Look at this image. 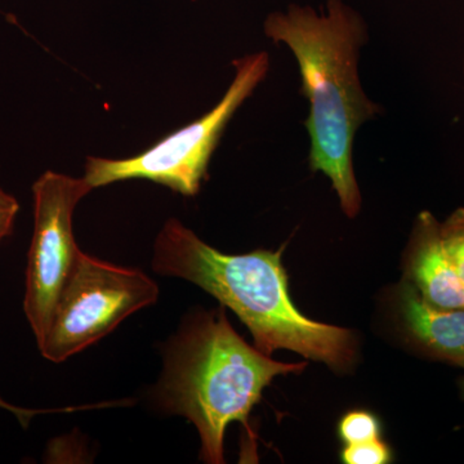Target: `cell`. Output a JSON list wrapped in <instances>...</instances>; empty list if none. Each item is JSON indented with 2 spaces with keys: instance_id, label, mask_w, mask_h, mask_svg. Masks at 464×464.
Listing matches in <instances>:
<instances>
[{
  "instance_id": "6da1fadb",
  "label": "cell",
  "mask_w": 464,
  "mask_h": 464,
  "mask_svg": "<svg viewBox=\"0 0 464 464\" xmlns=\"http://www.w3.org/2000/svg\"><path fill=\"white\" fill-rule=\"evenodd\" d=\"M274 43L295 54L301 72V93L310 102L306 121L310 137L308 164L331 179L344 215L362 209V194L353 170L357 130L382 111L360 82V51L368 39L362 17L343 0H326L323 14L308 5H289L265 23Z\"/></svg>"
},
{
  "instance_id": "7a4b0ae2",
  "label": "cell",
  "mask_w": 464,
  "mask_h": 464,
  "mask_svg": "<svg viewBox=\"0 0 464 464\" xmlns=\"http://www.w3.org/2000/svg\"><path fill=\"white\" fill-rule=\"evenodd\" d=\"M284 248L225 255L169 219L155 240L152 268L200 286L234 311L266 355L295 351L334 371H348L356 360L353 332L315 322L295 307L282 264Z\"/></svg>"
},
{
  "instance_id": "3957f363",
  "label": "cell",
  "mask_w": 464,
  "mask_h": 464,
  "mask_svg": "<svg viewBox=\"0 0 464 464\" xmlns=\"http://www.w3.org/2000/svg\"><path fill=\"white\" fill-rule=\"evenodd\" d=\"M306 366L275 362L249 346L224 310L197 314L168 344L155 401L197 427L204 462L225 463L228 424L240 422L250 433L249 414L266 387L277 375L299 373Z\"/></svg>"
},
{
  "instance_id": "277c9868",
  "label": "cell",
  "mask_w": 464,
  "mask_h": 464,
  "mask_svg": "<svg viewBox=\"0 0 464 464\" xmlns=\"http://www.w3.org/2000/svg\"><path fill=\"white\" fill-rule=\"evenodd\" d=\"M235 69L230 88L206 115L137 157L88 158L84 179L93 188L127 179H148L186 197L197 195L226 125L267 75L270 58L266 52L249 54L235 61Z\"/></svg>"
},
{
  "instance_id": "5b68a950",
  "label": "cell",
  "mask_w": 464,
  "mask_h": 464,
  "mask_svg": "<svg viewBox=\"0 0 464 464\" xmlns=\"http://www.w3.org/2000/svg\"><path fill=\"white\" fill-rule=\"evenodd\" d=\"M159 288L148 275L82 253L58 298L39 351L63 362L110 334L119 324L157 302Z\"/></svg>"
},
{
  "instance_id": "8992f818",
  "label": "cell",
  "mask_w": 464,
  "mask_h": 464,
  "mask_svg": "<svg viewBox=\"0 0 464 464\" xmlns=\"http://www.w3.org/2000/svg\"><path fill=\"white\" fill-rule=\"evenodd\" d=\"M92 190L87 179L52 170L43 173L33 185L34 234L27 253L24 311L38 344L83 253L76 246L72 215L79 201Z\"/></svg>"
},
{
  "instance_id": "52a82bcc",
  "label": "cell",
  "mask_w": 464,
  "mask_h": 464,
  "mask_svg": "<svg viewBox=\"0 0 464 464\" xmlns=\"http://www.w3.org/2000/svg\"><path fill=\"white\" fill-rule=\"evenodd\" d=\"M404 273V280L433 306L464 308V282L444 248L440 222L429 210L415 219L405 253Z\"/></svg>"
},
{
  "instance_id": "ba28073f",
  "label": "cell",
  "mask_w": 464,
  "mask_h": 464,
  "mask_svg": "<svg viewBox=\"0 0 464 464\" xmlns=\"http://www.w3.org/2000/svg\"><path fill=\"white\" fill-rule=\"evenodd\" d=\"M396 295L400 325L409 343L430 359L464 369V308L433 306L406 280Z\"/></svg>"
},
{
  "instance_id": "9c48e42d",
  "label": "cell",
  "mask_w": 464,
  "mask_h": 464,
  "mask_svg": "<svg viewBox=\"0 0 464 464\" xmlns=\"http://www.w3.org/2000/svg\"><path fill=\"white\" fill-rule=\"evenodd\" d=\"M338 436L346 445L381 439L380 418L368 411H348L338 423Z\"/></svg>"
},
{
  "instance_id": "30bf717a",
  "label": "cell",
  "mask_w": 464,
  "mask_h": 464,
  "mask_svg": "<svg viewBox=\"0 0 464 464\" xmlns=\"http://www.w3.org/2000/svg\"><path fill=\"white\" fill-rule=\"evenodd\" d=\"M440 234L449 257L464 282V208H458L444 222H440Z\"/></svg>"
},
{
  "instance_id": "8fae6325",
  "label": "cell",
  "mask_w": 464,
  "mask_h": 464,
  "mask_svg": "<svg viewBox=\"0 0 464 464\" xmlns=\"http://www.w3.org/2000/svg\"><path fill=\"white\" fill-rule=\"evenodd\" d=\"M392 458V450L381 439L346 445L341 451L342 462L346 464H387Z\"/></svg>"
},
{
  "instance_id": "7c38bea8",
  "label": "cell",
  "mask_w": 464,
  "mask_h": 464,
  "mask_svg": "<svg viewBox=\"0 0 464 464\" xmlns=\"http://www.w3.org/2000/svg\"><path fill=\"white\" fill-rule=\"evenodd\" d=\"M18 210L20 204L16 198L0 188V241L12 234Z\"/></svg>"
},
{
  "instance_id": "4fadbf2b",
  "label": "cell",
  "mask_w": 464,
  "mask_h": 464,
  "mask_svg": "<svg viewBox=\"0 0 464 464\" xmlns=\"http://www.w3.org/2000/svg\"><path fill=\"white\" fill-rule=\"evenodd\" d=\"M0 409H5V411H9V413L16 415L18 422L23 424L24 427H26L29 424L30 420L35 414L48 413L50 411H36V409H25V408H18V406H14L9 404V402L5 401V400L0 399Z\"/></svg>"
},
{
  "instance_id": "5bb4252c",
  "label": "cell",
  "mask_w": 464,
  "mask_h": 464,
  "mask_svg": "<svg viewBox=\"0 0 464 464\" xmlns=\"http://www.w3.org/2000/svg\"><path fill=\"white\" fill-rule=\"evenodd\" d=\"M459 390L460 395H462V399L464 400V375L462 377V380L459 381Z\"/></svg>"
},
{
  "instance_id": "9a60e30c",
  "label": "cell",
  "mask_w": 464,
  "mask_h": 464,
  "mask_svg": "<svg viewBox=\"0 0 464 464\" xmlns=\"http://www.w3.org/2000/svg\"><path fill=\"white\" fill-rule=\"evenodd\" d=\"M463 72H464V65H463Z\"/></svg>"
}]
</instances>
